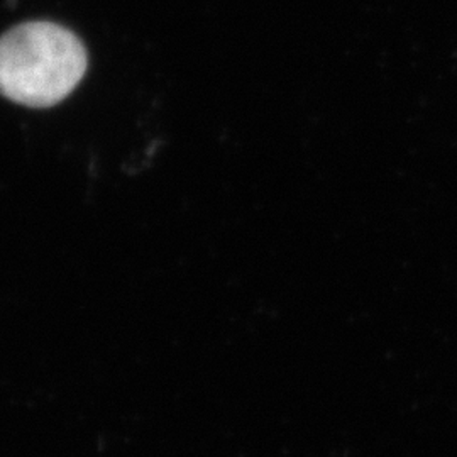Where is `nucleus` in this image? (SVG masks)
<instances>
[{"label":"nucleus","mask_w":457,"mask_h":457,"mask_svg":"<svg viewBox=\"0 0 457 457\" xmlns=\"http://www.w3.org/2000/svg\"><path fill=\"white\" fill-rule=\"evenodd\" d=\"M85 71L82 41L63 26L26 22L0 37V94L21 105H56Z\"/></svg>","instance_id":"1"}]
</instances>
